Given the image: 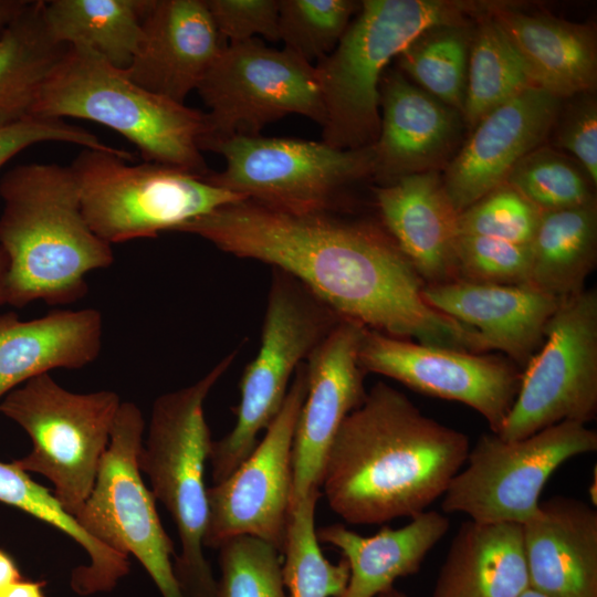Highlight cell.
Returning <instances> with one entry per match:
<instances>
[{"mask_svg":"<svg viewBox=\"0 0 597 597\" xmlns=\"http://www.w3.org/2000/svg\"><path fill=\"white\" fill-rule=\"evenodd\" d=\"M366 327L341 320L305 363L306 396L292 444L291 509L321 491L322 471L332 441L345 417L364 401L365 373L358 363Z\"/></svg>","mask_w":597,"mask_h":597,"instance_id":"e0dca14e","label":"cell"},{"mask_svg":"<svg viewBox=\"0 0 597 597\" xmlns=\"http://www.w3.org/2000/svg\"><path fill=\"white\" fill-rule=\"evenodd\" d=\"M306 387L302 363L263 439L227 479L207 489L205 547L219 548L232 537L249 535L283 555L291 507L292 444Z\"/></svg>","mask_w":597,"mask_h":597,"instance_id":"9a60e30c","label":"cell"},{"mask_svg":"<svg viewBox=\"0 0 597 597\" xmlns=\"http://www.w3.org/2000/svg\"><path fill=\"white\" fill-rule=\"evenodd\" d=\"M583 96L564 114L558 133V144L572 153L591 184H597V104Z\"/></svg>","mask_w":597,"mask_h":597,"instance_id":"b9f144b4","label":"cell"},{"mask_svg":"<svg viewBox=\"0 0 597 597\" xmlns=\"http://www.w3.org/2000/svg\"><path fill=\"white\" fill-rule=\"evenodd\" d=\"M422 297L440 313L476 329L489 350L504 353L520 368L540 349L546 323L559 303L527 284L465 280L426 284Z\"/></svg>","mask_w":597,"mask_h":597,"instance_id":"ffe728a7","label":"cell"},{"mask_svg":"<svg viewBox=\"0 0 597 597\" xmlns=\"http://www.w3.org/2000/svg\"><path fill=\"white\" fill-rule=\"evenodd\" d=\"M20 579L23 578L15 562L8 553L0 549V588Z\"/></svg>","mask_w":597,"mask_h":597,"instance_id":"ee69618b","label":"cell"},{"mask_svg":"<svg viewBox=\"0 0 597 597\" xmlns=\"http://www.w3.org/2000/svg\"><path fill=\"white\" fill-rule=\"evenodd\" d=\"M596 413L597 291L584 289L559 300L498 436L523 439L562 421L586 425Z\"/></svg>","mask_w":597,"mask_h":597,"instance_id":"5bb4252c","label":"cell"},{"mask_svg":"<svg viewBox=\"0 0 597 597\" xmlns=\"http://www.w3.org/2000/svg\"><path fill=\"white\" fill-rule=\"evenodd\" d=\"M43 582L17 580L0 588V597H45Z\"/></svg>","mask_w":597,"mask_h":597,"instance_id":"7bdbcfd3","label":"cell"},{"mask_svg":"<svg viewBox=\"0 0 597 597\" xmlns=\"http://www.w3.org/2000/svg\"><path fill=\"white\" fill-rule=\"evenodd\" d=\"M217 30L230 43L262 35L279 40V0H205Z\"/></svg>","mask_w":597,"mask_h":597,"instance_id":"ab89813d","label":"cell"},{"mask_svg":"<svg viewBox=\"0 0 597 597\" xmlns=\"http://www.w3.org/2000/svg\"><path fill=\"white\" fill-rule=\"evenodd\" d=\"M260 348L240 381L233 429L212 441L213 484L227 479L253 451L258 434L280 411L290 378L342 320L301 282L274 269Z\"/></svg>","mask_w":597,"mask_h":597,"instance_id":"9c48e42d","label":"cell"},{"mask_svg":"<svg viewBox=\"0 0 597 597\" xmlns=\"http://www.w3.org/2000/svg\"><path fill=\"white\" fill-rule=\"evenodd\" d=\"M386 231L425 284L458 280V217L436 170L374 189Z\"/></svg>","mask_w":597,"mask_h":597,"instance_id":"44dd1931","label":"cell"},{"mask_svg":"<svg viewBox=\"0 0 597 597\" xmlns=\"http://www.w3.org/2000/svg\"><path fill=\"white\" fill-rule=\"evenodd\" d=\"M0 502L53 526L81 546L86 565L72 570L70 585L80 596L112 591L130 568L129 557L91 536L54 496L28 472L0 461Z\"/></svg>","mask_w":597,"mask_h":597,"instance_id":"f546056e","label":"cell"},{"mask_svg":"<svg viewBox=\"0 0 597 597\" xmlns=\"http://www.w3.org/2000/svg\"><path fill=\"white\" fill-rule=\"evenodd\" d=\"M9 272V258L0 247V306L7 304V279Z\"/></svg>","mask_w":597,"mask_h":597,"instance_id":"bcb514c9","label":"cell"},{"mask_svg":"<svg viewBox=\"0 0 597 597\" xmlns=\"http://www.w3.org/2000/svg\"><path fill=\"white\" fill-rule=\"evenodd\" d=\"M0 247L9 258L7 304L69 305L86 275L114 262L112 245L88 227L70 166L28 163L0 179Z\"/></svg>","mask_w":597,"mask_h":597,"instance_id":"3957f363","label":"cell"},{"mask_svg":"<svg viewBox=\"0 0 597 597\" xmlns=\"http://www.w3.org/2000/svg\"><path fill=\"white\" fill-rule=\"evenodd\" d=\"M359 7L350 0H279V40L317 63L336 48Z\"/></svg>","mask_w":597,"mask_h":597,"instance_id":"d590c367","label":"cell"},{"mask_svg":"<svg viewBox=\"0 0 597 597\" xmlns=\"http://www.w3.org/2000/svg\"><path fill=\"white\" fill-rule=\"evenodd\" d=\"M530 587L549 597H597V512L556 495L522 524Z\"/></svg>","mask_w":597,"mask_h":597,"instance_id":"7402d4cb","label":"cell"},{"mask_svg":"<svg viewBox=\"0 0 597 597\" xmlns=\"http://www.w3.org/2000/svg\"><path fill=\"white\" fill-rule=\"evenodd\" d=\"M531 87L535 86L520 55L486 15L471 38L464 119L474 127L491 111Z\"/></svg>","mask_w":597,"mask_h":597,"instance_id":"1f68e13d","label":"cell"},{"mask_svg":"<svg viewBox=\"0 0 597 597\" xmlns=\"http://www.w3.org/2000/svg\"><path fill=\"white\" fill-rule=\"evenodd\" d=\"M541 212L576 208L596 202L591 181L565 156L536 148L511 170L506 181Z\"/></svg>","mask_w":597,"mask_h":597,"instance_id":"e575fe53","label":"cell"},{"mask_svg":"<svg viewBox=\"0 0 597 597\" xmlns=\"http://www.w3.org/2000/svg\"><path fill=\"white\" fill-rule=\"evenodd\" d=\"M144 432L139 407L122 401L94 488L75 519L107 547L138 559L163 597H186L174 570V543L139 470Z\"/></svg>","mask_w":597,"mask_h":597,"instance_id":"4fadbf2b","label":"cell"},{"mask_svg":"<svg viewBox=\"0 0 597 597\" xmlns=\"http://www.w3.org/2000/svg\"><path fill=\"white\" fill-rule=\"evenodd\" d=\"M597 450V432L562 421L526 438L482 434L470 448L465 468L442 495V513H463L483 523L523 524L537 510L546 482L570 458Z\"/></svg>","mask_w":597,"mask_h":597,"instance_id":"7c38bea8","label":"cell"},{"mask_svg":"<svg viewBox=\"0 0 597 597\" xmlns=\"http://www.w3.org/2000/svg\"><path fill=\"white\" fill-rule=\"evenodd\" d=\"M32 116L92 121L133 143L144 161L198 177L211 171L201 155L208 133L205 112L146 90L85 48L67 46L45 80Z\"/></svg>","mask_w":597,"mask_h":597,"instance_id":"277c9868","label":"cell"},{"mask_svg":"<svg viewBox=\"0 0 597 597\" xmlns=\"http://www.w3.org/2000/svg\"><path fill=\"white\" fill-rule=\"evenodd\" d=\"M209 150L223 156L208 182L256 203L294 213L336 212L343 193L374 176V146L342 150L323 142L234 136Z\"/></svg>","mask_w":597,"mask_h":597,"instance_id":"30bf717a","label":"cell"},{"mask_svg":"<svg viewBox=\"0 0 597 597\" xmlns=\"http://www.w3.org/2000/svg\"><path fill=\"white\" fill-rule=\"evenodd\" d=\"M519 597H549V596L528 587Z\"/></svg>","mask_w":597,"mask_h":597,"instance_id":"c3c4849f","label":"cell"},{"mask_svg":"<svg viewBox=\"0 0 597 597\" xmlns=\"http://www.w3.org/2000/svg\"><path fill=\"white\" fill-rule=\"evenodd\" d=\"M122 404L112 390L73 392L39 375L0 400V413L29 436L32 448L12 463L41 474L75 517L91 494Z\"/></svg>","mask_w":597,"mask_h":597,"instance_id":"ba28073f","label":"cell"},{"mask_svg":"<svg viewBox=\"0 0 597 597\" xmlns=\"http://www.w3.org/2000/svg\"><path fill=\"white\" fill-rule=\"evenodd\" d=\"M488 12L520 55L535 87L561 100L593 93L597 41L591 24L523 12L507 4H489Z\"/></svg>","mask_w":597,"mask_h":597,"instance_id":"cb8c5ba5","label":"cell"},{"mask_svg":"<svg viewBox=\"0 0 597 597\" xmlns=\"http://www.w3.org/2000/svg\"><path fill=\"white\" fill-rule=\"evenodd\" d=\"M364 373L392 378L410 389L462 402L498 434L519 392L522 371L509 358L425 345L365 328L358 349Z\"/></svg>","mask_w":597,"mask_h":597,"instance_id":"2e32d148","label":"cell"},{"mask_svg":"<svg viewBox=\"0 0 597 597\" xmlns=\"http://www.w3.org/2000/svg\"><path fill=\"white\" fill-rule=\"evenodd\" d=\"M541 211L504 182L459 213V234L482 235L530 244Z\"/></svg>","mask_w":597,"mask_h":597,"instance_id":"74e56055","label":"cell"},{"mask_svg":"<svg viewBox=\"0 0 597 597\" xmlns=\"http://www.w3.org/2000/svg\"><path fill=\"white\" fill-rule=\"evenodd\" d=\"M28 0H0V36Z\"/></svg>","mask_w":597,"mask_h":597,"instance_id":"f6af8a7d","label":"cell"},{"mask_svg":"<svg viewBox=\"0 0 597 597\" xmlns=\"http://www.w3.org/2000/svg\"><path fill=\"white\" fill-rule=\"evenodd\" d=\"M380 132L374 145V177L388 185L411 174L433 170L460 132L458 112L395 70L380 85Z\"/></svg>","mask_w":597,"mask_h":597,"instance_id":"603a6c76","label":"cell"},{"mask_svg":"<svg viewBox=\"0 0 597 597\" xmlns=\"http://www.w3.org/2000/svg\"><path fill=\"white\" fill-rule=\"evenodd\" d=\"M377 597H407L406 594L402 591L396 589L395 587H391L383 593H380Z\"/></svg>","mask_w":597,"mask_h":597,"instance_id":"7dc6e473","label":"cell"},{"mask_svg":"<svg viewBox=\"0 0 597 597\" xmlns=\"http://www.w3.org/2000/svg\"><path fill=\"white\" fill-rule=\"evenodd\" d=\"M473 4L446 0H365L331 54L318 61L325 109L323 143L342 150L374 146L380 132L379 85L389 61L419 34L464 24Z\"/></svg>","mask_w":597,"mask_h":597,"instance_id":"5b68a950","label":"cell"},{"mask_svg":"<svg viewBox=\"0 0 597 597\" xmlns=\"http://www.w3.org/2000/svg\"><path fill=\"white\" fill-rule=\"evenodd\" d=\"M67 46L49 31L44 1L28 0L0 36V128L32 116L45 80Z\"/></svg>","mask_w":597,"mask_h":597,"instance_id":"f1b7e54d","label":"cell"},{"mask_svg":"<svg viewBox=\"0 0 597 597\" xmlns=\"http://www.w3.org/2000/svg\"><path fill=\"white\" fill-rule=\"evenodd\" d=\"M42 142H63L100 150H115L93 133L63 119L31 116L0 128V168L21 150Z\"/></svg>","mask_w":597,"mask_h":597,"instance_id":"60d3db41","label":"cell"},{"mask_svg":"<svg viewBox=\"0 0 597 597\" xmlns=\"http://www.w3.org/2000/svg\"><path fill=\"white\" fill-rule=\"evenodd\" d=\"M561 98L531 87L486 114L442 178L458 213L504 184L556 124Z\"/></svg>","mask_w":597,"mask_h":597,"instance_id":"ac0fdd59","label":"cell"},{"mask_svg":"<svg viewBox=\"0 0 597 597\" xmlns=\"http://www.w3.org/2000/svg\"><path fill=\"white\" fill-rule=\"evenodd\" d=\"M178 231L290 274L342 320L430 346L463 349L470 343L469 327L423 300V280L376 223L336 212H286L243 199Z\"/></svg>","mask_w":597,"mask_h":597,"instance_id":"6da1fadb","label":"cell"},{"mask_svg":"<svg viewBox=\"0 0 597 597\" xmlns=\"http://www.w3.org/2000/svg\"><path fill=\"white\" fill-rule=\"evenodd\" d=\"M150 0H50L44 17L53 38L66 45L93 51L125 70L143 36Z\"/></svg>","mask_w":597,"mask_h":597,"instance_id":"4dcf8cb0","label":"cell"},{"mask_svg":"<svg viewBox=\"0 0 597 597\" xmlns=\"http://www.w3.org/2000/svg\"><path fill=\"white\" fill-rule=\"evenodd\" d=\"M530 258V244L459 234L458 280L501 285L527 284Z\"/></svg>","mask_w":597,"mask_h":597,"instance_id":"f35d334b","label":"cell"},{"mask_svg":"<svg viewBox=\"0 0 597 597\" xmlns=\"http://www.w3.org/2000/svg\"><path fill=\"white\" fill-rule=\"evenodd\" d=\"M530 587L522 524L462 523L432 597H519Z\"/></svg>","mask_w":597,"mask_h":597,"instance_id":"4316f807","label":"cell"},{"mask_svg":"<svg viewBox=\"0 0 597 597\" xmlns=\"http://www.w3.org/2000/svg\"><path fill=\"white\" fill-rule=\"evenodd\" d=\"M234 356L235 352L224 357L195 384L156 398L138 457L154 498L177 527L180 553L174 570L186 597H217V580L203 553L208 521L205 467L212 442L203 405Z\"/></svg>","mask_w":597,"mask_h":597,"instance_id":"8992f818","label":"cell"},{"mask_svg":"<svg viewBox=\"0 0 597 597\" xmlns=\"http://www.w3.org/2000/svg\"><path fill=\"white\" fill-rule=\"evenodd\" d=\"M464 24L429 28L397 56L400 69L423 91L461 112L472 38Z\"/></svg>","mask_w":597,"mask_h":597,"instance_id":"d6a6232c","label":"cell"},{"mask_svg":"<svg viewBox=\"0 0 597 597\" xmlns=\"http://www.w3.org/2000/svg\"><path fill=\"white\" fill-rule=\"evenodd\" d=\"M468 437L376 383L338 428L322 471L332 511L354 525L413 517L442 496L464 465Z\"/></svg>","mask_w":597,"mask_h":597,"instance_id":"7a4b0ae2","label":"cell"},{"mask_svg":"<svg viewBox=\"0 0 597 597\" xmlns=\"http://www.w3.org/2000/svg\"><path fill=\"white\" fill-rule=\"evenodd\" d=\"M102 338L103 316L93 307L53 310L29 321L0 314V400L39 375L90 365Z\"/></svg>","mask_w":597,"mask_h":597,"instance_id":"d4e9b609","label":"cell"},{"mask_svg":"<svg viewBox=\"0 0 597 597\" xmlns=\"http://www.w3.org/2000/svg\"><path fill=\"white\" fill-rule=\"evenodd\" d=\"M205 0H150L143 36L127 76L185 104L227 45Z\"/></svg>","mask_w":597,"mask_h":597,"instance_id":"d6986e66","label":"cell"},{"mask_svg":"<svg viewBox=\"0 0 597 597\" xmlns=\"http://www.w3.org/2000/svg\"><path fill=\"white\" fill-rule=\"evenodd\" d=\"M450 520L425 511L398 528L384 526L363 536L336 523L315 530L317 541L341 551L349 566L348 583L339 597H377L394 582L417 573L428 553L444 537Z\"/></svg>","mask_w":597,"mask_h":597,"instance_id":"484cf974","label":"cell"},{"mask_svg":"<svg viewBox=\"0 0 597 597\" xmlns=\"http://www.w3.org/2000/svg\"><path fill=\"white\" fill-rule=\"evenodd\" d=\"M132 160L134 155L121 148H84L70 165L83 216L109 245L178 231L222 206L247 199L181 169Z\"/></svg>","mask_w":597,"mask_h":597,"instance_id":"52a82bcc","label":"cell"},{"mask_svg":"<svg viewBox=\"0 0 597 597\" xmlns=\"http://www.w3.org/2000/svg\"><path fill=\"white\" fill-rule=\"evenodd\" d=\"M321 494L311 492L290 511L282 565L289 597H339L348 583L347 562L331 563L318 545L314 520Z\"/></svg>","mask_w":597,"mask_h":597,"instance_id":"836d02e7","label":"cell"},{"mask_svg":"<svg viewBox=\"0 0 597 597\" xmlns=\"http://www.w3.org/2000/svg\"><path fill=\"white\" fill-rule=\"evenodd\" d=\"M196 91L209 108L201 150L230 137L258 136L290 114L325 122L316 66L258 38L227 44Z\"/></svg>","mask_w":597,"mask_h":597,"instance_id":"8fae6325","label":"cell"},{"mask_svg":"<svg viewBox=\"0 0 597 597\" xmlns=\"http://www.w3.org/2000/svg\"><path fill=\"white\" fill-rule=\"evenodd\" d=\"M221 577L217 597H289L283 580V555L271 544L249 535L219 546Z\"/></svg>","mask_w":597,"mask_h":597,"instance_id":"8d00e7d4","label":"cell"},{"mask_svg":"<svg viewBox=\"0 0 597 597\" xmlns=\"http://www.w3.org/2000/svg\"><path fill=\"white\" fill-rule=\"evenodd\" d=\"M530 251L527 285L559 300L583 291L597 259L596 202L541 212Z\"/></svg>","mask_w":597,"mask_h":597,"instance_id":"83f0119b","label":"cell"}]
</instances>
